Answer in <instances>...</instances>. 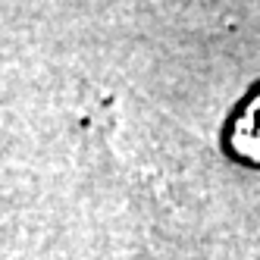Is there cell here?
Listing matches in <instances>:
<instances>
[{"label":"cell","instance_id":"6da1fadb","mask_svg":"<svg viewBox=\"0 0 260 260\" xmlns=\"http://www.w3.org/2000/svg\"><path fill=\"white\" fill-rule=\"evenodd\" d=\"M226 147L232 151V157L260 166V85L232 113L229 132H226Z\"/></svg>","mask_w":260,"mask_h":260}]
</instances>
